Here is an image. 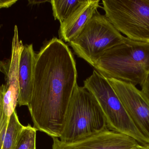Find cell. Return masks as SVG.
Listing matches in <instances>:
<instances>
[{"instance_id": "cell-1", "label": "cell", "mask_w": 149, "mask_h": 149, "mask_svg": "<svg viewBox=\"0 0 149 149\" xmlns=\"http://www.w3.org/2000/svg\"><path fill=\"white\" fill-rule=\"evenodd\" d=\"M77 76L73 54L61 39L52 38L36 53L33 91L27 106L37 131L60 137Z\"/></svg>"}, {"instance_id": "cell-2", "label": "cell", "mask_w": 149, "mask_h": 149, "mask_svg": "<svg viewBox=\"0 0 149 149\" xmlns=\"http://www.w3.org/2000/svg\"><path fill=\"white\" fill-rule=\"evenodd\" d=\"M94 67L106 78L141 85L149 75V43L126 37L107 51Z\"/></svg>"}, {"instance_id": "cell-3", "label": "cell", "mask_w": 149, "mask_h": 149, "mask_svg": "<svg viewBox=\"0 0 149 149\" xmlns=\"http://www.w3.org/2000/svg\"><path fill=\"white\" fill-rule=\"evenodd\" d=\"M106 119L93 95L76 84L69 102L59 139L69 143L104 130Z\"/></svg>"}, {"instance_id": "cell-4", "label": "cell", "mask_w": 149, "mask_h": 149, "mask_svg": "<svg viewBox=\"0 0 149 149\" xmlns=\"http://www.w3.org/2000/svg\"><path fill=\"white\" fill-rule=\"evenodd\" d=\"M84 87L97 101L109 129L128 136L142 146L149 145V140L136 127L107 79L94 70L84 80Z\"/></svg>"}, {"instance_id": "cell-5", "label": "cell", "mask_w": 149, "mask_h": 149, "mask_svg": "<svg viewBox=\"0 0 149 149\" xmlns=\"http://www.w3.org/2000/svg\"><path fill=\"white\" fill-rule=\"evenodd\" d=\"M126 38L105 15L97 11L80 34L69 43L78 57L94 67L107 51L123 43Z\"/></svg>"}, {"instance_id": "cell-6", "label": "cell", "mask_w": 149, "mask_h": 149, "mask_svg": "<svg viewBox=\"0 0 149 149\" xmlns=\"http://www.w3.org/2000/svg\"><path fill=\"white\" fill-rule=\"evenodd\" d=\"M105 15L126 37L149 43V0H103Z\"/></svg>"}, {"instance_id": "cell-7", "label": "cell", "mask_w": 149, "mask_h": 149, "mask_svg": "<svg viewBox=\"0 0 149 149\" xmlns=\"http://www.w3.org/2000/svg\"><path fill=\"white\" fill-rule=\"evenodd\" d=\"M107 79L136 127L149 141V102L141 90L130 83Z\"/></svg>"}, {"instance_id": "cell-8", "label": "cell", "mask_w": 149, "mask_h": 149, "mask_svg": "<svg viewBox=\"0 0 149 149\" xmlns=\"http://www.w3.org/2000/svg\"><path fill=\"white\" fill-rule=\"evenodd\" d=\"M52 138V149H134L141 145L132 137L108 128L71 142Z\"/></svg>"}, {"instance_id": "cell-9", "label": "cell", "mask_w": 149, "mask_h": 149, "mask_svg": "<svg viewBox=\"0 0 149 149\" xmlns=\"http://www.w3.org/2000/svg\"><path fill=\"white\" fill-rule=\"evenodd\" d=\"M100 1V0H84L66 20L60 23L58 31L60 39L70 43L77 38L98 11Z\"/></svg>"}, {"instance_id": "cell-10", "label": "cell", "mask_w": 149, "mask_h": 149, "mask_svg": "<svg viewBox=\"0 0 149 149\" xmlns=\"http://www.w3.org/2000/svg\"><path fill=\"white\" fill-rule=\"evenodd\" d=\"M36 53L32 44L24 45L20 55L18 69L19 92L17 105L19 106H28L31 99Z\"/></svg>"}, {"instance_id": "cell-11", "label": "cell", "mask_w": 149, "mask_h": 149, "mask_svg": "<svg viewBox=\"0 0 149 149\" xmlns=\"http://www.w3.org/2000/svg\"><path fill=\"white\" fill-rule=\"evenodd\" d=\"M84 1H51L54 18L58 20L61 23L66 20Z\"/></svg>"}, {"instance_id": "cell-12", "label": "cell", "mask_w": 149, "mask_h": 149, "mask_svg": "<svg viewBox=\"0 0 149 149\" xmlns=\"http://www.w3.org/2000/svg\"><path fill=\"white\" fill-rule=\"evenodd\" d=\"M24 126L19 121L15 111L10 116L2 149H15L20 132Z\"/></svg>"}, {"instance_id": "cell-13", "label": "cell", "mask_w": 149, "mask_h": 149, "mask_svg": "<svg viewBox=\"0 0 149 149\" xmlns=\"http://www.w3.org/2000/svg\"><path fill=\"white\" fill-rule=\"evenodd\" d=\"M37 131L30 124L24 126L19 134L15 149H36Z\"/></svg>"}, {"instance_id": "cell-14", "label": "cell", "mask_w": 149, "mask_h": 149, "mask_svg": "<svg viewBox=\"0 0 149 149\" xmlns=\"http://www.w3.org/2000/svg\"><path fill=\"white\" fill-rule=\"evenodd\" d=\"M5 92V85H0V149H2L10 117H9L3 110V102Z\"/></svg>"}, {"instance_id": "cell-15", "label": "cell", "mask_w": 149, "mask_h": 149, "mask_svg": "<svg viewBox=\"0 0 149 149\" xmlns=\"http://www.w3.org/2000/svg\"><path fill=\"white\" fill-rule=\"evenodd\" d=\"M141 86V90L149 102V75Z\"/></svg>"}, {"instance_id": "cell-16", "label": "cell", "mask_w": 149, "mask_h": 149, "mask_svg": "<svg viewBox=\"0 0 149 149\" xmlns=\"http://www.w3.org/2000/svg\"><path fill=\"white\" fill-rule=\"evenodd\" d=\"M17 1V0H0V9L9 8Z\"/></svg>"}, {"instance_id": "cell-17", "label": "cell", "mask_w": 149, "mask_h": 149, "mask_svg": "<svg viewBox=\"0 0 149 149\" xmlns=\"http://www.w3.org/2000/svg\"><path fill=\"white\" fill-rule=\"evenodd\" d=\"M29 4L30 5H35V4H39L41 3H44L49 2H50L51 1H29Z\"/></svg>"}, {"instance_id": "cell-18", "label": "cell", "mask_w": 149, "mask_h": 149, "mask_svg": "<svg viewBox=\"0 0 149 149\" xmlns=\"http://www.w3.org/2000/svg\"><path fill=\"white\" fill-rule=\"evenodd\" d=\"M147 146H142V145H141L140 147L134 149H146V148H147Z\"/></svg>"}, {"instance_id": "cell-19", "label": "cell", "mask_w": 149, "mask_h": 149, "mask_svg": "<svg viewBox=\"0 0 149 149\" xmlns=\"http://www.w3.org/2000/svg\"><path fill=\"white\" fill-rule=\"evenodd\" d=\"M146 149H149V145H148V146H147V148H146Z\"/></svg>"}, {"instance_id": "cell-20", "label": "cell", "mask_w": 149, "mask_h": 149, "mask_svg": "<svg viewBox=\"0 0 149 149\" xmlns=\"http://www.w3.org/2000/svg\"><path fill=\"white\" fill-rule=\"evenodd\" d=\"M1 25H0V29H1Z\"/></svg>"}]
</instances>
